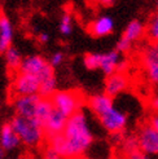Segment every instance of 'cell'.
Listing matches in <instances>:
<instances>
[{
  "label": "cell",
  "mask_w": 158,
  "mask_h": 159,
  "mask_svg": "<svg viewBox=\"0 0 158 159\" xmlns=\"http://www.w3.org/2000/svg\"><path fill=\"white\" fill-rule=\"evenodd\" d=\"M53 107L67 118L82 110L83 97L75 91H57L51 97Z\"/></svg>",
  "instance_id": "obj_3"
},
{
  "label": "cell",
  "mask_w": 158,
  "mask_h": 159,
  "mask_svg": "<svg viewBox=\"0 0 158 159\" xmlns=\"http://www.w3.org/2000/svg\"><path fill=\"white\" fill-rule=\"evenodd\" d=\"M9 159H29V158L25 157V155H16V157H12V158H9Z\"/></svg>",
  "instance_id": "obj_32"
},
{
  "label": "cell",
  "mask_w": 158,
  "mask_h": 159,
  "mask_svg": "<svg viewBox=\"0 0 158 159\" xmlns=\"http://www.w3.org/2000/svg\"><path fill=\"white\" fill-rule=\"evenodd\" d=\"M53 105H52V101L51 98H47V97H40L38 102V106H36V110H35V115L34 118L38 119L39 122L42 124H44L45 119L49 116V114L53 111Z\"/></svg>",
  "instance_id": "obj_17"
},
{
  "label": "cell",
  "mask_w": 158,
  "mask_h": 159,
  "mask_svg": "<svg viewBox=\"0 0 158 159\" xmlns=\"http://www.w3.org/2000/svg\"><path fill=\"white\" fill-rule=\"evenodd\" d=\"M96 3L100 4V5L108 7V5H112V4L114 3V0H96Z\"/></svg>",
  "instance_id": "obj_30"
},
{
  "label": "cell",
  "mask_w": 158,
  "mask_h": 159,
  "mask_svg": "<svg viewBox=\"0 0 158 159\" xmlns=\"http://www.w3.org/2000/svg\"><path fill=\"white\" fill-rule=\"evenodd\" d=\"M128 87V78L122 71H115L114 74L108 75L105 80V93L110 97H115Z\"/></svg>",
  "instance_id": "obj_12"
},
{
  "label": "cell",
  "mask_w": 158,
  "mask_h": 159,
  "mask_svg": "<svg viewBox=\"0 0 158 159\" xmlns=\"http://www.w3.org/2000/svg\"><path fill=\"white\" fill-rule=\"evenodd\" d=\"M39 87H40V80L35 75L17 71L12 84V93L14 97L39 94Z\"/></svg>",
  "instance_id": "obj_6"
},
{
  "label": "cell",
  "mask_w": 158,
  "mask_h": 159,
  "mask_svg": "<svg viewBox=\"0 0 158 159\" xmlns=\"http://www.w3.org/2000/svg\"><path fill=\"white\" fill-rule=\"evenodd\" d=\"M66 123H67V116L60 113L58 110L53 109V111L45 119V122L43 124L45 137L49 139V137L56 136V134L62 133L66 127Z\"/></svg>",
  "instance_id": "obj_9"
},
{
  "label": "cell",
  "mask_w": 158,
  "mask_h": 159,
  "mask_svg": "<svg viewBox=\"0 0 158 159\" xmlns=\"http://www.w3.org/2000/svg\"><path fill=\"white\" fill-rule=\"evenodd\" d=\"M0 159H5V150L0 146Z\"/></svg>",
  "instance_id": "obj_31"
},
{
  "label": "cell",
  "mask_w": 158,
  "mask_h": 159,
  "mask_svg": "<svg viewBox=\"0 0 158 159\" xmlns=\"http://www.w3.org/2000/svg\"><path fill=\"white\" fill-rule=\"evenodd\" d=\"M48 40H49V35L47 33H42L40 35H39V42L40 43L45 44V43H48Z\"/></svg>",
  "instance_id": "obj_28"
},
{
  "label": "cell",
  "mask_w": 158,
  "mask_h": 159,
  "mask_svg": "<svg viewBox=\"0 0 158 159\" xmlns=\"http://www.w3.org/2000/svg\"><path fill=\"white\" fill-rule=\"evenodd\" d=\"M11 124L14 131L17 132L21 144H23L25 146H38L39 144H42L43 139L45 137L43 124L35 118L16 115L12 119Z\"/></svg>",
  "instance_id": "obj_2"
},
{
  "label": "cell",
  "mask_w": 158,
  "mask_h": 159,
  "mask_svg": "<svg viewBox=\"0 0 158 159\" xmlns=\"http://www.w3.org/2000/svg\"><path fill=\"white\" fill-rule=\"evenodd\" d=\"M146 36L151 42H158V12L152 17L146 26Z\"/></svg>",
  "instance_id": "obj_20"
},
{
  "label": "cell",
  "mask_w": 158,
  "mask_h": 159,
  "mask_svg": "<svg viewBox=\"0 0 158 159\" xmlns=\"http://www.w3.org/2000/svg\"><path fill=\"white\" fill-rule=\"evenodd\" d=\"M152 107L154 109V111H157V113H158V93L152 98Z\"/></svg>",
  "instance_id": "obj_29"
},
{
  "label": "cell",
  "mask_w": 158,
  "mask_h": 159,
  "mask_svg": "<svg viewBox=\"0 0 158 159\" xmlns=\"http://www.w3.org/2000/svg\"><path fill=\"white\" fill-rule=\"evenodd\" d=\"M113 30H114V21L109 16H101V17L93 20L88 26L90 34L96 38L110 35L113 33Z\"/></svg>",
  "instance_id": "obj_13"
},
{
  "label": "cell",
  "mask_w": 158,
  "mask_h": 159,
  "mask_svg": "<svg viewBox=\"0 0 158 159\" xmlns=\"http://www.w3.org/2000/svg\"><path fill=\"white\" fill-rule=\"evenodd\" d=\"M124 62L121 58L118 51H110L108 53L100 54V70L106 75H112L115 71H121Z\"/></svg>",
  "instance_id": "obj_11"
},
{
  "label": "cell",
  "mask_w": 158,
  "mask_h": 159,
  "mask_svg": "<svg viewBox=\"0 0 158 159\" xmlns=\"http://www.w3.org/2000/svg\"><path fill=\"white\" fill-rule=\"evenodd\" d=\"M73 31V18L69 13H65L60 21V33L62 35H70Z\"/></svg>",
  "instance_id": "obj_21"
},
{
  "label": "cell",
  "mask_w": 158,
  "mask_h": 159,
  "mask_svg": "<svg viewBox=\"0 0 158 159\" xmlns=\"http://www.w3.org/2000/svg\"><path fill=\"white\" fill-rule=\"evenodd\" d=\"M83 63L87 69L96 70L100 67V54L99 53H88L84 56Z\"/></svg>",
  "instance_id": "obj_22"
},
{
  "label": "cell",
  "mask_w": 158,
  "mask_h": 159,
  "mask_svg": "<svg viewBox=\"0 0 158 159\" xmlns=\"http://www.w3.org/2000/svg\"><path fill=\"white\" fill-rule=\"evenodd\" d=\"M69 159H82V158H69Z\"/></svg>",
  "instance_id": "obj_33"
},
{
  "label": "cell",
  "mask_w": 158,
  "mask_h": 159,
  "mask_svg": "<svg viewBox=\"0 0 158 159\" xmlns=\"http://www.w3.org/2000/svg\"><path fill=\"white\" fill-rule=\"evenodd\" d=\"M93 142L88 116L83 110L67 118L62 133L48 139V146L54 149L64 158H82Z\"/></svg>",
  "instance_id": "obj_1"
},
{
  "label": "cell",
  "mask_w": 158,
  "mask_h": 159,
  "mask_svg": "<svg viewBox=\"0 0 158 159\" xmlns=\"http://www.w3.org/2000/svg\"><path fill=\"white\" fill-rule=\"evenodd\" d=\"M21 144V140L18 137L17 132L14 131L12 124H4L0 129V146H2L5 152H12V150L17 149Z\"/></svg>",
  "instance_id": "obj_14"
},
{
  "label": "cell",
  "mask_w": 158,
  "mask_h": 159,
  "mask_svg": "<svg viewBox=\"0 0 158 159\" xmlns=\"http://www.w3.org/2000/svg\"><path fill=\"white\" fill-rule=\"evenodd\" d=\"M148 80L154 85H158V63H151L145 66Z\"/></svg>",
  "instance_id": "obj_23"
},
{
  "label": "cell",
  "mask_w": 158,
  "mask_h": 159,
  "mask_svg": "<svg viewBox=\"0 0 158 159\" xmlns=\"http://www.w3.org/2000/svg\"><path fill=\"white\" fill-rule=\"evenodd\" d=\"M62 61H64V54H62L61 52H56V53H53L52 54V57L49 60V63L53 66V67H56V66H60Z\"/></svg>",
  "instance_id": "obj_25"
},
{
  "label": "cell",
  "mask_w": 158,
  "mask_h": 159,
  "mask_svg": "<svg viewBox=\"0 0 158 159\" xmlns=\"http://www.w3.org/2000/svg\"><path fill=\"white\" fill-rule=\"evenodd\" d=\"M145 34V27L139 20H133L131 21L127 26H126L122 36L119 38V40L117 43V51L126 53L128 52L130 48L132 47L133 42L139 40Z\"/></svg>",
  "instance_id": "obj_7"
},
{
  "label": "cell",
  "mask_w": 158,
  "mask_h": 159,
  "mask_svg": "<svg viewBox=\"0 0 158 159\" xmlns=\"http://www.w3.org/2000/svg\"><path fill=\"white\" fill-rule=\"evenodd\" d=\"M149 124H151L156 131H158V113H157V111H156V113L151 116V120H149Z\"/></svg>",
  "instance_id": "obj_27"
},
{
  "label": "cell",
  "mask_w": 158,
  "mask_h": 159,
  "mask_svg": "<svg viewBox=\"0 0 158 159\" xmlns=\"http://www.w3.org/2000/svg\"><path fill=\"white\" fill-rule=\"evenodd\" d=\"M127 159H149V155L137 148V149H133L127 153Z\"/></svg>",
  "instance_id": "obj_24"
},
{
  "label": "cell",
  "mask_w": 158,
  "mask_h": 159,
  "mask_svg": "<svg viewBox=\"0 0 158 159\" xmlns=\"http://www.w3.org/2000/svg\"><path fill=\"white\" fill-rule=\"evenodd\" d=\"M102 128L112 134L121 133L127 125V115L122 110L113 106L99 116Z\"/></svg>",
  "instance_id": "obj_5"
},
{
  "label": "cell",
  "mask_w": 158,
  "mask_h": 159,
  "mask_svg": "<svg viewBox=\"0 0 158 159\" xmlns=\"http://www.w3.org/2000/svg\"><path fill=\"white\" fill-rule=\"evenodd\" d=\"M44 159H64V158H62L54 149L48 146L45 149V152H44Z\"/></svg>",
  "instance_id": "obj_26"
},
{
  "label": "cell",
  "mask_w": 158,
  "mask_h": 159,
  "mask_svg": "<svg viewBox=\"0 0 158 159\" xmlns=\"http://www.w3.org/2000/svg\"><path fill=\"white\" fill-rule=\"evenodd\" d=\"M13 26L9 18L4 14H0V53H4L12 47Z\"/></svg>",
  "instance_id": "obj_16"
},
{
  "label": "cell",
  "mask_w": 158,
  "mask_h": 159,
  "mask_svg": "<svg viewBox=\"0 0 158 159\" xmlns=\"http://www.w3.org/2000/svg\"><path fill=\"white\" fill-rule=\"evenodd\" d=\"M157 5H158V0H157Z\"/></svg>",
  "instance_id": "obj_34"
},
{
  "label": "cell",
  "mask_w": 158,
  "mask_h": 159,
  "mask_svg": "<svg viewBox=\"0 0 158 159\" xmlns=\"http://www.w3.org/2000/svg\"><path fill=\"white\" fill-rule=\"evenodd\" d=\"M42 96L39 94H31V96H17L14 97V110L17 115L34 118L38 102Z\"/></svg>",
  "instance_id": "obj_10"
},
{
  "label": "cell",
  "mask_w": 158,
  "mask_h": 159,
  "mask_svg": "<svg viewBox=\"0 0 158 159\" xmlns=\"http://www.w3.org/2000/svg\"><path fill=\"white\" fill-rule=\"evenodd\" d=\"M4 57H5V62L7 66L12 71H18L21 62H22V57L21 53L18 52V49H16L14 47H11L4 52Z\"/></svg>",
  "instance_id": "obj_18"
},
{
  "label": "cell",
  "mask_w": 158,
  "mask_h": 159,
  "mask_svg": "<svg viewBox=\"0 0 158 159\" xmlns=\"http://www.w3.org/2000/svg\"><path fill=\"white\" fill-rule=\"evenodd\" d=\"M144 66L151 65V63H158V42H152L141 54Z\"/></svg>",
  "instance_id": "obj_19"
},
{
  "label": "cell",
  "mask_w": 158,
  "mask_h": 159,
  "mask_svg": "<svg viewBox=\"0 0 158 159\" xmlns=\"http://www.w3.org/2000/svg\"><path fill=\"white\" fill-rule=\"evenodd\" d=\"M114 106V101L113 97H110L109 94L104 93H99V94H95L88 100V107L92 113L96 115L97 118L104 114L106 110H109L110 107Z\"/></svg>",
  "instance_id": "obj_15"
},
{
  "label": "cell",
  "mask_w": 158,
  "mask_h": 159,
  "mask_svg": "<svg viewBox=\"0 0 158 159\" xmlns=\"http://www.w3.org/2000/svg\"><path fill=\"white\" fill-rule=\"evenodd\" d=\"M137 145L149 157L158 155V131L151 124L143 125L137 133Z\"/></svg>",
  "instance_id": "obj_8"
},
{
  "label": "cell",
  "mask_w": 158,
  "mask_h": 159,
  "mask_svg": "<svg viewBox=\"0 0 158 159\" xmlns=\"http://www.w3.org/2000/svg\"><path fill=\"white\" fill-rule=\"evenodd\" d=\"M18 71L20 73L35 75L39 80H43V79L51 75H54L53 66L40 56H29V57L22 58Z\"/></svg>",
  "instance_id": "obj_4"
}]
</instances>
